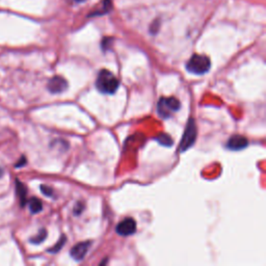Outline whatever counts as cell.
<instances>
[{
  "instance_id": "cell-15",
  "label": "cell",
  "mask_w": 266,
  "mask_h": 266,
  "mask_svg": "<svg viewBox=\"0 0 266 266\" xmlns=\"http://www.w3.org/2000/svg\"><path fill=\"white\" fill-rule=\"evenodd\" d=\"M83 209H85V208H83V204L80 203V202H78L77 204H76V206L74 207V213L76 215H78V214H80L81 212L83 211Z\"/></svg>"
},
{
  "instance_id": "cell-10",
  "label": "cell",
  "mask_w": 266,
  "mask_h": 266,
  "mask_svg": "<svg viewBox=\"0 0 266 266\" xmlns=\"http://www.w3.org/2000/svg\"><path fill=\"white\" fill-rule=\"evenodd\" d=\"M28 205H29V209H30V211H32V213H39V212H41L43 209L42 202L39 199H36V197H33V199H30L28 201Z\"/></svg>"
},
{
  "instance_id": "cell-9",
  "label": "cell",
  "mask_w": 266,
  "mask_h": 266,
  "mask_svg": "<svg viewBox=\"0 0 266 266\" xmlns=\"http://www.w3.org/2000/svg\"><path fill=\"white\" fill-rule=\"evenodd\" d=\"M17 194L20 197V204L21 206H24V205L26 204V195H27V193H26V187L24 186V184L22 183V182L18 181L17 180Z\"/></svg>"
},
{
  "instance_id": "cell-5",
  "label": "cell",
  "mask_w": 266,
  "mask_h": 266,
  "mask_svg": "<svg viewBox=\"0 0 266 266\" xmlns=\"http://www.w3.org/2000/svg\"><path fill=\"white\" fill-rule=\"evenodd\" d=\"M116 231L119 235H121V236H129V235H132L136 231V222L131 217L125 218L117 226Z\"/></svg>"
},
{
  "instance_id": "cell-1",
  "label": "cell",
  "mask_w": 266,
  "mask_h": 266,
  "mask_svg": "<svg viewBox=\"0 0 266 266\" xmlns=\"http://www.w3.org/2000/svg\"><path fill=\"white\" fill-rule=\"evenodd\" d=\"M119 86V79L110 71L103 69L98 73L96 88L100 93L112 95L117 92Z\"/></svg>"
},
{
  "instance_id": "cell-17",
  "label": "cell",
  "mask_w": 266,
  "mask_h": 266,
  "mask_svg": "<svg viewBox=\"0 0 266 266\" xmlns=\"http://www.w3.org/2000/svg\"><path fill=\"white\" fill-rule=\"evenodd\" d=\"M2 174H3V171H2V169H0V177H1Z\"/></svg>"
},
{
  "instance_id": "cell-6",
  "label": "cell",
  "mask_w": 266,
  "mask_h": 266,
  "mask_svg": "<svg viewBox=\"0 0 266 266\" xmlns=\"http://www.w3.org/2000/svg\"><path fill=\"white\" fill-rule=\"evenodd\" d=\"M90 245H92V242H90L89 240L77 243V245L74 246L71 249V252H70L71 257L76 261L83 260L89 252V248Z\"/></svg>"
},
{
  "instance_id": "cell-16",
  "label": "cell",
  "mask_w": 266,
  "mask_h": 266,
  "mask_svg": "<svg viewBox=\"0 0 266 266\" xmlns=\"http://www.w3.org/2000/svg\"><path fill=\"white\" fill-rule=\"evenodd\" d=\"M25 163H26V159H25V157H22V158L20 159V160H19V162L16 163V168H20V166L24 165Z\"/></svg>"
},
{
  "instance_id": "cell-11",
  "label": "cell",
  "mask_w": 266,
  "mask_h": 266,
  "mask_svg": "<svg viewBox=\"0 0 266 266\" xmlns=\"http://www.w3.org/2000/svg\"><path fill=\"white\" fill-rule=\"evenodd\" d=\"M156 141L160 143V145L164 146V147H171L173 146V139L171 138V135L166 134V133H160L159 134L157 138H156Z\"/></svg>"
},
{
  "instance_id": "cell-2",
  "label": "cell",
  "mask_w": 266,
  "mask_h": 266,
  "mask_svg": "<svg viewBox=\"0 0 266 266\" xmlns=\"http://www.w3.org/2000/svg\"><path fill=\"white\" fill-rule=\"evenodd\" d=\"M210 66L211 63L208 56L202 54H194L186 64V69L188 72L193 74L203 75L209 71Z\"/></svg>"
},
{
  "instance_id": "cell-7",
  "label": "cell",
  "mask_w": 266,
  "mask_h": 266,
  "mask_svg": "<svg viewBox=\"0 0 266 266\" xmlns=\"http://www.w3.org/2000/svg\"><path fill=\"white\" fill-rule=\"evenodd\" d=\"M47 88L52 94H60L67 89L68 82L62 76H54L49 80Z\"/></svg>"
},
{
  "instance_id": "cell-13",
  "label": "cell",
  "mask_w": 266,
  "mask_h": 266,
  "mask_svg": "<svg viewBox=\"0 0 266 266\" xmlns=\"http://www.w3.org/2000/svg\"><path fill=\"white\" fill-rule=\"evenodd\" d=\"M66 239H67L66 236H65V235H63V236L60 237V239L57 241L56 245L54 247H53V248H51L48 249V252L49 253H57V252H59L60 248H62L64 247L65 242H66Z\"/></svg>"
},
{
  "instance_id": "cell-4",
  "label": "cell",
  "mask_w": 266,
  "mask_h": 266,
  "mask_svg": "<svg viewBox=\"0 0 266 266\" xmlns=\"http://www.w3.org/2000/svg\"><path fill=\"white\" fill-rule=\"evenodd\" d=\"M196 132H197V130H196L195 122L193 118H191L188 120L185 131H184L183 136H182L181 142H180V146H179L180 152H185L194 145L195 142V139H196Z\"/></svg>"
},
{
  "instance_id": "cell-18",
  "label": "cell",
  "mask_w": 266,
  "mask_h": 266,
  "mask_svg": "<svg viewBox=\"0 0 266 266\" xmlns=\"http://www.w3.org/2000/svg\"><path fill=\"white\" fill-rule=\"evenodd\" d=\"M76 1H85V0H76Z\"/></svg>"
},
{
  "instance_id": "cell-14",
  "label": "cell",
  "mask_w": 266,
  "mask_h": 266,
  "mask_svg": "<svg viewBox=\"0 0 266 266\" xmlns=\"http://www.w3.org/2000/svg\"><path fill=\"white\" fill-rule=\"evenodd\" d=\"M41 191L45 195H47V196H52L53 195V189L51 187L47 186V185H42L41 186Z\"/></svg>"
},
{
  "instance_id": "cell-3",
  "label": "cell",
  "mask_w": 266,
  "mask_h": 266,
  "mask_svg": "<svg viewBox=\"0 0 266 266\" xmlns=\"http://www.w3.org/2000/svg\"><path fill=\"white\" fill-rule=\"evenodd\" d=\"M181 103L176 98H161L157 103V112L158 115L163 119L171 118L174 112L180 109Z\"/></svg>"
},
{
  "instance_id": "cell-8",
  "label": "cell",
  "mask_w": 266,
  "mask_h": 266,
  "mask_svg": "<svg viewBox=\"0 0 266 266\" xmlns=\"http://www.w3.org/2000/svg\"><path fill=\"white\" fill-rule=\"evenodd\" d=\"M248 146V141L247 138L240 134H235L231 136L230 140L227 142V148L232 151H239L246 149Z\"/></svg>"
},
{
  "instance_id": "cell-12",
  "label": "cell",
  "mask_w": 266,
  "mask_h": 266,
  "mask_svg": "<svg viewBox=\"0 0 266 266\" xmlns=\"http://www.w3.org/2000/svg\"><path fill=\"white\" fill-rule=\"evenodd\" d=\"M46 237H47V231L45 229H41L39 231V233L35 235V236H34L33 238H30V242L37 245V243L43 242L45 239H46Z\"/></svg>"
}]
</instances>
